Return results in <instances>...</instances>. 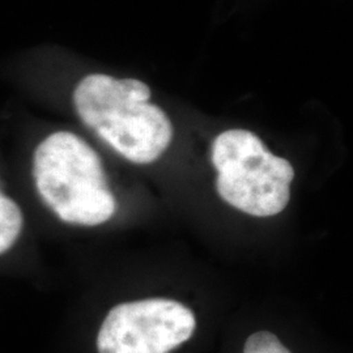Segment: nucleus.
<instances>
[{"label": "nucleus", "instance_id": "423d86ee", "mask_svg": "<svg viewBox=\"0 0 353 353\" xmlns=\"http://www.w3.org/2000/svg\"><path fill=\"white\" fill-rule=\"evenodd\" d=\"M243 353H290V351L279 341L276 335L261 331L252 334L246 341Z\"/></svg>", "mask_w": 353, "mask_h": 353}, {"label": "nucleus", "instance_id": "7ed1b4c3", "mask_svg": "<svg viewBox=\"0 0 353 353\" xmlns=\"http://www.w3.org/2000/svg\"><path fill=\"white\" fill-rule=\"evenodd\" d=\"M219 195L232 207L256 217L280 214L290 199L294 169L267 150L248 130H228L212 144Z\"/></svg>", "mask_w": 353, "mask_h": 353}, {"label": "nucleus", "instance_id": "f03ea898", "mask_svg": "<svg viewBox=\"0 0 353 353\" xmlns=\"http://www.w3.org/2000/svg\"><path fill=\"white\" fill-rule=\"evenodd\" d=\"M33 176L43 203L67 224L96 227L117 210L100 156L72 132H54L38 145Z\"/></svg>", "mask_w": 353, "mask_h": 353}, {"label": "nucleus", "instance_id": "20e7f679", "mask_svg": "<svg viewBox=\"0 0 353 353\" xmlns=\"http://www.w3.org/2000/svg\"><path fill=\"white\" fill-rule=\"evenodd\" d=\"M195 327L194 313L173 300L119 303L102 322L97 350L99 353H169L189 341Z\"/></svg>", "mask_w": 353, "mask_h": 353}, {"label": "nucleus", "instance_id": "39448f33", "mask_svg": "<svg viewBox=\"0 0 353 353\" xmlns=\"http://www.w3.org/2000/svg\"><path fill=\"white\" fill-rule=\"evenodd\" d=\"M23 225L24 217L17 203L0 192V255L12 248Z\"/></svg>", "mask_w": 353, "mask_h": 353}, {"label": "nucleus", "instance_id": "f257e3e1", "mask_svg": "<svg viewBox=\"0 0 353 353\" xmlns=\"http://www.w3.org/2000/svg\"><path fill=\"white\" fill-rule=\"evenodd\" d=\"M151 89L135 79L93 74L74 92L76 113L114 151L135 164H151L169 147L173 126L150 102Z\"/></svg>", "mask_w": 353, "mask_h": 353}]
</instances>
